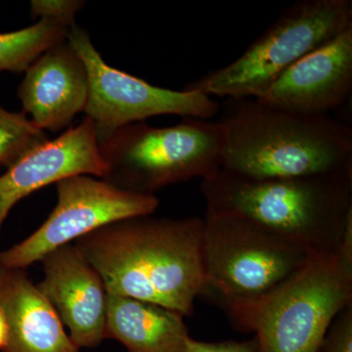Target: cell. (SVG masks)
Returning a JSON list of instances; mask_svg holds the SVG:
<instances>
[{
  "label": "cell",
  "instance_id": "14",
  "mask_svg": "<svg viewBox=\"0 0 352 352\" xmlns=\"http://www.w3.org/2000/svg\"><path fill=\"white\" fill-rule=\"evenodd\" d=\"M0 309L7 325L3 352H78L54 308L25 270L0 263Z\"/></svg>",
  "mask_w": 352,
  "mask_h": 352
},
{
  "label": "cell",
  "instance_id": "9",
  "mask_svg": "<svg viewBox=\"0 0 352 352\" xmlns=\"http://www.w3.org/2000/svg\"><path fill=\"white\" fill-rule=\"evenodd\" d=\"M56 189V207L48 219L19 244L0 252L2 265L25 270L102 227L153 214L160 205L155 195L132 193L91 175L69 176Z\"/></svg>",
  "mask_w": 352,
  "mask_h": 352
},
{
  "label": "cell",
  "instance_id": "17",
  "mask_svg": "<svg viewBox=\"0 0 352 352\" xmlns=\"http://www.w3.org/2000/svg\"><path fill=\"white\" fill-rule=\"evenodd\" d=\"M48 140L24 113L9 112L0 105V166L8 168Z\"/></svg>",
  "mask_w": 352,
  "mask_h": 352
},
{
  "label": "cell",
  "instance_id": "12",
  "mask_svg": "<svg viewBox=\"0 0 352 352\" xmlns=\"http://www.w3.org/2000/svg\"><path fill=\"white\" fill-rule=\"evenodd\" d=\"M352 89V27L296 62L256 99L303 115H328Z\"/></svg>",
  "mask_w": 352,
  "mask_h": 352
},
{
  "label": "cell",
  "instance_id": "1",
  "mask_svg": "<svg viewBox=\"0 0 352 352\" xmlns=\"http://www.w3.org/2000/svg\"><path fill=\"white\" fill-rule=\"evenodd\" d=\"M151 215L109 224L74 245L99 273L108 294L190 316L204 288V220Z\"/></svg>",
  "mask_w": 352,
  "mask_h": 352
},
{
  "label": "cell",
  "instance_id": "19",
  "mask_svg": "<svg viewBox=\"0 0 352 352\" xmlns=\"http://www.w3.org/2000/svg\"><path fill=\"white\" fill-rule=\"evenodd\" d=\"M318 352H352V303L333 319Z\"/></svg>",
  "mask_w": 352,
  "mask_h": 352
},
{
  "label": "cell",
  "instance_id": "18",
  "mask_svg": "<svg viewBox=\"0 0 352 352\" xmlns=\"http://www.w3.org/2000/svg\"><path fill=\"white\" fill-rule=\"evenodd\" d=\"M85 6L80 0H34L31 2L32 17L54 21L69 28L76 25V14Z\"/></svg>",
  "mask_w": 352,
  "mask_h": 352
},
{
  "label": "cell",
  "instance_id": "7",
  "mask_svg": "<svg viewBox=\"0 0 352 352\" xmlns=\"http://www.w3.org/2000/svg\"><path fill=\"white\" fill-rule=\"evenodd\" d=\"M349 27L351 0H298L282 10L235 61L185 89L227 99L261 98L296 62Z\"/></svg>",
  "mask_w": 352,
  "mask_h": 352
},
{
  "label": "cell",
  "instance_id": "21",
  "mask_svg": "<svg viewBox=\"0 0 352 352\" xmlns=\"http://www.w3.org/2000/svg\"><path fill=\"white\" fill-rule=\"evenodd\" d=\"M7 342V325L4 315L0 309V351H3Z\"/></svg>",
  "mask_w": 352,
  "mask_h": 352
},
{
  "label": "cell",
  "instance_id": "2",
  "mask_svg": "<svg viewBox=\"0 0 352 352\" xmlns=\"http://www.w3.org/2000/svg\"><path fill=\"white\" fill-rule=\"evenodd\" d=\"M221 168L254 179L352 170V129L329 115H303L254 98L227 99Z\"/></svg>",
  "mask_w": 352,
  "mask_h": 352
},
{
  "label": "cell",
  "instance_id": "6",
  "mask_svg": "<svg viewBox=\"0 0 352 352\" xmlns=\"http://www.w3.org/2000/svg\"><path fill=\"white\" fill-rule=\"evenodd\" d=\"M222 148L219 122L184 118L166 127L135 122L100 144L103 179L132 193L154 195L164 187L214 175L221 168Z\"/></svg>",
  "mask_w": 352,
  "mask_h": 352
},
{
  "label": "cell",
  "instance_id": "15",
  "mask_svg": "<svg viewBox=\"0 0 352 352\" xmlns=\"http://www.w3.org/2000/svg\"><path fill=\"white\" fill-rule=\"evenodd\" d=\"M105 335L129 352H183L190 338L182 314L108 293Z\"/></svg>",
  "mask_w": 352,
  "mask_h": 352
},
{
  "label": "cell",
  "instance_id": "4",
  "mask_svg": "<svg viewBox=\"0 0 352 352\" xmlns=\"http://www.w3.org/2000/svg\"><path fill=\"white\" fill-rule=\"evenodd\" d=\"M352 303V258L340 250L314 254L281 286L224 311L256 333L258 352H318L333 319Z\"/></svg>",
  "mask_w": 352,
  "mask_h": 352
},
{
  "label": "cell",
  "instance_id": "20",
  "mask_svg": "<svg viewBox=\"0 0 352 352\" xmlns=\"http://www.w3.org/2000/svg\"><path fill=\"white\" fill-rule=\"evenodd\" d=\"M183 352H258V340H226L219 342H205L192 339L187 340Z\"/></svg>",
  "mask_w": 352,
  "mask_h": 352
},
{
  "label": "cell",
  "instance_id": "8",
  "mask_svg": "<svg viewBox=\"0 0 352 352\" xmlns=\"http://www.w3.org/2000/svg\"><path fill=\"white\" fill-rule=\"evenodd\" d=\"M67 39L87 67L89 95L83 113L94 122L99 145L118 129L155 116L208 120L219 112V104L201 92L155 87L110 66L76 24L69 28Z\"/></svg>",
  "mask_w": 352,
  "mask_h": 352
},
{
  "label": "cell",
  "instance_id": "5",
  "mask_svg": "<svg viewBox=\"0 0 352 352\" xmlns=\"http://www.w3.org/2000/svg\"><path fill=\"white\" fill-rule=\"evenodd\" d=\"M201 237V295L222 309L263 298L314 254L256 222L207 210Z\"/></svg>",
  "mask_w": 352,
  "mask_h": 352
},
{
  "label": "cell",
  "instance_id": "3",
  "mask_svg": "<svg viewBox=\"0 0 352 352\" xmlns=\"http://www.w3.org/2000/svg\"><path fill=\"white\" fill-rule=\"evenodd\" d=\"M201 190L207 210L252 220L314 254L338 251L352 217V170L254 179L220 168Z\"/></svg>",
  "mask_w": 352,
  "mask_h": 352
},
{
  "label": "cell",
  "instance_id": "11",
  "mask_svg": "<svg viewBox=\"0 0 352 352\" xmlns=\"http://www.w3.org/2000/svg\"><path fill=\"white\" fill-rule=\"evenodd\" d=\"M41 261L44 276L38 289L68 328L69 339L78 349L100 344L106 339L107 289L99 273L74 244Z\"/></svg>",
  "mask_w": 352,
  "mask_h": 352
},
{
  "label": "cell",
  "instance_id": "16",
  "mask_svg": "<svg viewBox=\"0 0 352 352\" xmlns=\"http://www.w3.org/2000/svg\"><path fill=\"white\" fill-rule=\"evenodd\" d=\"M69 29L54 21L41 19L19 31L0 34V72L22 73L54 44L67 39Z\"/></svg>",
  "mask_w": 352,
  "mask_h": 352
},
{
  "label": "cell",
  "instance_id": "13",
  "mask_svg": "<svg viewBox=\"0 0 352 352\" xmlns=\"http://www.w3.org/2000/svg\"><path fill=\"white\" fill-rule=\"evenodd\" d=\"M25 73L18 96L23 113L41 131H63L85 112L89 78L68 39L44 51Z\"/></svg>",
  "mask_w": 352,
  "mask_h": 352
},
{
  "label": "cell",
  "instance_id": "10",
  "mask_svg": "<svg viewBox=\"0 0 352 352\" xmlns=\"http://www.w3.org/2000/svg\"><path fill=\"white\" fill-rule=\"evenodd\" d=\"M103 179L106 166L92 120L80 124L57 138L27 153L0 175V232L16 204L38 190L74 175Z\"/></svg>",
  "mask_w": 352,
  "mask_h": 352
}]
</instances>
